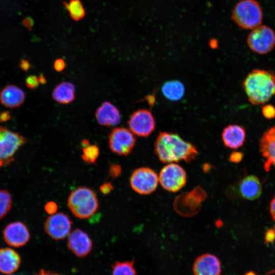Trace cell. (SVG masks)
<instances>
[{
    "label": "cell",
    "mask_w": 275,
    "mask_h": 275,
    "mask_svg": "<svg viewBox=\"0 0 275 275\" xmlns=\"http://www.w3.org/2000/svg\"><path fill=\"white\" fill-rule=\"evenodd\" d=\"M155 152L159 160L164 163L181 160L190 162L198 154L195 145L177 133L165 131L159 133L155 142Z\"/></svg>",
    "instance_id": "1"
},
{
    "label": "cell",
    "mask_w": 275,
    "mask_h": 275,
    "mask_svg": "<svg viewBox=\"0 0 275 275\" xmlns=\"http://www.w3.org/2000/svg\"><path fill=\"white\" fill-rule=\"evenodd\" d=\"M242 87L252 104H264L275 95V73L270 70L254 69L247 75Z\"/></svg>",
    "instance_id": "2"
},
{
    "label": "cell",
    "mask_w": 275,
    "mask_h": 275,
    "mask_svg": "<svg viewBox=\"0 0 275 275\" xmlns=\"http://www.w3.org/2000/svg\"><path fill=\"white\" fill-rule=\"evenodd\" d=\"M67 206L75 216L80 219H87L97 212L99 202L93 189L80 186L70 193Z\"/></svg>",
    "instance_id": "3"
},
{
    "label": "cell",
    "mask_w": 275,
    "mask_h": 275,
    "mask_svg": "<svg viewBox=\"0 0 275 275\" xmlns=\"http://www.w3.org/2000/svg\"><path fill=\"white\" fill-rule=\"evenodd\" d=\"M263 11L256 0H240L234 6L232 18L240 28L252 30L261 25Z\"/></svg>",
    "instance_id": "4"
},
{
    "label": "cell",
    "mask_w": 275,
    "mask_h": 275,
    "mask_svg": "<svg viewBox=\"0 0 275 275\" xmlns=\"http://www.w3.org/2000/svg\"><path fill=\"white\" fill-rule=\"evenodd\" d=\"M26 142V138L21 135L0 126V168L9 164Z\"/></svg>",
    "instance_id": "5"
},
{
    "label": "cell",
    "mask_w": 275,
    "mask_h": 275,
    "mask_svg": "<svg viewBox=\"0 0 275 275\" xmlns=\"http://www.w3.org/2000/svg\"><path fill=\"white\" fill-rule=\"evenodd\" d=\"M206 196L203 188L196 187L190 191L178 195L174 202V209L182 216H194L200 210Z\"/></svg>",
    "instance_id": "6"
},
{
    "label": "cell",
    "mask_w": 275,
    "mask_h": 275,
    "mask_svg": "<svg viewBox=\"0 0 275 275\" xmlns=\"http://www.w3.org/2000/svg\"><path fill=\"white\" fill-rule=\"evenodd\" d=\"M246 43L253 52L260 54L268 53L275 46V32L268 26L260 25L251 30Z\"/></svg>",
    "instance_id": "7"
},
{
    "label": "cell",
    "mask_w": 275,
    "mask_h": 275,
    "mask_svg": "<svg viewBox=\"0 0 275 275\" xmlns=\"http://www.w3.org/2000/svg\"><path fill=\"white\" fill-rule=\"evenodd\" d=\"M158 183V176L154 171L148 168L136 169L130 178L131 187L141 195H148L154 191Z\"/></svg>",
    "instance_id": "8"
},
{
    "label": "cell",
    "mask_w": 275,
    "mask_h": 275,
    "mask_svg": "<svg viewBox=\"0 0 275 275\" xmlns=\"http://www.w3.org/2000/svg\"><path fill=\"white\" fill-rule=\"evenodd\" d=\"M159 182L167 190L176 192L181 189L186 182V174L184 169L175 163H169L160 171Z\"/></svg>",
    "instance_id": "9"
},
{
    "label": "cell",
    "mask_w": 275,
    "mask_h": 275,
    "mask_svg": "<svg viewBox=\"0 0 275 275\" xmlns=\"http://www.w3.org/2000/svg\"><path fill=\"white\" fill-rule=\"evenodd\" d=\"M134 134L125 127L115 128L108 136V146L113 153L127 156L130 153L135 144Z\"/></svg>",
    "instance_id": "10"
},
{
    "label": "cell",
    "mask_w": 275,
    "mask_h": 275,
    "mask_svg": "<svg viewBox=\"0 0 275 275\" xmlns=\"http://www.w3.org/2000/svg\"><path fill=\"white\" fill-rule=\"evenodd\" d=\"M72 222L68 215L63 212L50 215L44 224L46 233L56 240L68 236L71 233Z\"/></svg>",
    "instance_id": "11"
},
{
    "label": "cell",
    "mask_w": 275,
    "mask_h": 275,
    "mask_svg": "<svg viewBox=\"0 0 275 275\" xmlns=\"http://www.w3.org/2000/svg\"><path fill=\"white\" fill-rule=\"evenodd\" d=\"M128 125L129 129L138 136L147 137L155 128V120L152 113L146 109H140L130 116Z\"/></svg>",
    "instance_id": "12"
},
{
    "label": "cell",
    "mask_w": 275,
    "mask_h": 275,
    "mask_svg": "<svg viewBox=\"0 0 275 275\" xmlns=\"http://www.w3.org/2000/svg\"><path fill=\"white\" fill-rule=\"evenodd\" d=\"M3 234L6 243L15 248L24 246L30 239V233L27 226L19 221L7 225L3 230Z\"/></svg>",
    "instance_id": "13"
},
{
    "label": "cell",
    "mask_w": 275,
    "mask_h": 275,
    "mask_svg": "<svg viewBox=\"0 0 275 275\" xmlns=\"http://www.w3.org/2000/svg\"><path fill=\"white\" fill-rule=\"evenodd\" d=\"M67 247L76 256L83 258L91 252L93 242L86 232L80 229H75L68 236Z\"/></svg>",
    "instance_id": "14"
},
{
    "label": "cell",
    "mask_w": 275,
    "mask_h": 275,
    "mask_svg": "<svg viewBox=\"0 0 275 275\" xmlns=\"http://www.w3.org/2000/svg\"><path fill=\"white\" fill-rule=\"evenodd\" d=\"M192 270L194 275H220L221 263L214 255L203 254L195 259Z\"/></svg>",
    "instance_id": "15"
},
{
    "label": "cell",
    "mask_w": 275,
    "mask_h": 275,
    "mask_svg": "<svg viewBox=\"0 0 275 275\" xmlns=\"http://www.w3.org/2000/svg\"><path fill=\"white\" fill-rule=\"evenodd\" d=\"M259 149L264 159V169L275 167V125L264 132L259 140Z\"/></svg>",
    "instance_id": "16"
},
{
    "label": "cell",
    "mask_w": 275,
    "mask_h": 275,
    "mask_svg": "<svg viewBox=\"0 0 275 275\" xmlns=\"http://www.w3.org/2000/svg\"><path fill=\"white\" fill-rule=\"evenodd\" d=\"M239 197L248 200L258 199L262 191V186L259 178L253 175H248L239 181L236 185Z\"/></svg>",
    "instance_id": "17"
},
{
    "label": "cell",
    "mask_w": 275,
    "mask_h": 275,
    "mask_svg": "<svg viewBox=\"0 0 275 275\" xmlns=\"http://www.w3.org/2000/svg\"><path fill=\"white\" fill-rule=\"evenodd\" d=\"M245 137L244 128L236 124L227 126L222 133V141L225 146L233 149H237L242 146Z\"/></svg>",
    "instance_id": "18"
},
{
    "label": "cell",
    "mask_w": 275,
    "mask_h": 275,
    "mask_svg": "<svg viewBox=\"0 0 275 275\" xmlns=\"http://www.w3.org/2000/svg\"><path fill=\"white\" fill-rule=\"evenodd\" d=\"M95 117L97 122L102 126H115L121 121L119 109L108 101L103 102L97 109Z\"/></svg>",
    "instance_id": "19"
},
{
    "label": "cell",
    "mask_w": 275,
    "mask_h": 275,
    "mask_svg": "<svg viewBox=\"0 0 275 275\" xmlns=\"http://www.w3.org/2000/svg\"><path fill=\"white\" fill-rule=\"evenodd\" d=\"M25 93L19 87L15 85H8L0 92V102L8 108H16L24 101Z\"/></svg>",
    "instance_id": "20"
},
{
    "label": "cell",
    "mask_w": 275,
    "mask_h": 275,
    "mask_svg": "<svg viewBox=\"0 0 275 275\" xmlns=\"http://www.w3.org/2000/svg\"><path fill=\"white\" fill-rule=\"evenodd\" d=\"M21 263L19 254L9 248L0 249V272L11 274L16 271Z\"/></svg>",
    "instance_id": "21"
},
{
    "label": "cell",
    "mask_w": 275,
    "mask_h": 275,
    "mask_svg": "<svg viewBox=\"0 0 275 275\" xmlns=\"http://www.w3.org/2000/svg\"><path fill=\"white\" fill-rule=\"evenodd\" d=\"M52 96L58 103L62 104H68L75 99V86L70 82H62L54 88Z\"/></svg>",
    "instance_id": "22"
},
{
    "label": "cell",
    "mask_w": 275,
    "mask_h": 275,
    "mask_svg": "<svg viewBox=\"0 0 275 275\" xmlns=\"http://www.w3.org/2000/svg\"><path fill=\"white\" fill-rule=\"evenodd\" d=\"M164 96L171 101H178L181 99L185 93L183 84L177 80L164 82L161 87Z\"/></svg>",
    "instance_id": "23"
},
{
    "label": "cell",
    "mask_w": 275,
    "mask_h": 275,
    "mask_svg": "<svg viewBox=\"0 0 275 275\" xmlns=\"http://www.w3.org/2000/svg\"><path fill=\"white\" fill-rule=\"evenodd\" d=\"M70 17L75 21L83 19L85 16V10L80 0H69L64 3Z\"/></svg>",
    "instance_id": "24"
},
{
    "label": "cell",
    "mask_w": 275,
    "mask_h": 275,
    "mask_svg": "<svg viewBox=\"0 0 275 275\" xmlns=\"http://www.w3.org/2000/svg\"><path fill=\"white\" fill-rule=\"evenodd\" d=\"M112 268V275H136L134 260L116 261Z\"/></svg>",
    "instance_id": "25"
},
{
    "label": "cell",
    "mask_w": 275,
    "mask_h": 275,
    "mask_svg": "<svg viewBox=\"0 0 275 275\" xmlns=\"http://www.w3.org/2000/svg\"><path fill=\"white\" fill-rule=\"evenodd\" d=\"M12 198L7 190L0 189V219L5 217L12 206Z\"/></svg>",
    "instance_id": "26"
},
{
    "label": "cell",
    "mask_w": 275,
    "mask_h": 275,
    "mask_svg": "<svg viewBox=\"0 0 275 275\" xmlns=\"http://www.w3.org/2000/svg\"><path fill=\"white\" fill-rule=\"evenodd\" d=\"M81 158L86 163L92 164L95 163L99 155V149L97 145H89L82 147Z\"/></svg>",
    "instance_id": "27"
},
{
    "label": "cell",
    "mask_w": 275,
    "mask_h": 275,
    "mask_svg": "<svg viewBox=\"0 0 275 275\" xmlns=\"http://www.w3.org/2000/svg\"><path fill=\"white\" fill-rule=\"evenodd\" d=\"M261 112L263 116L267 119L275 118V107L271 104H267L262 106Z\"/></svg>",
    "instance_id": "28"
},
{
    "label": "cell",
    "mask_w": 275,
    "mask_h": 275,
    "mask_svg": "<svg viewBox=\"0 0 275 275\" xmlns=\"http://www.w3.org/2000/svg\"><path fill=\"white\" fill-rule=\"evenodd\" d=\"M122 168L118 163H111L109 164L108 168V174L113 178L118 177L121 174Z\"/></svg>",
    "instance_id": "29"
},
{
    "label": "cell",
    "mask_w": 275,
    "mask_h": 275,
    "mask_svg": "<svg viewBox=\"0 0 275 275\" xmlns=\"http://www.w3.org/2000/svg\"><path fill=\"white\" fill-rule=\"evenodd\" d=\"M275 240V226L268 228L266 231L264 241L265 244H272Z\"/></svg>",
    "instance_id": "30"
},
{
    "label": "cell",
    "mask_w": 275,
    "mask_h": 275,
    "mask_svg": "<svg viewBox=\"0 0 275 275\" xmlns=\"http://www.w3.org/2000/svg\"><path fill=\"white\" fill-rule=\"evenodd\" d=\"M40 83L39 77L32 75L28 76L25 79L26 86L31 89L36 88Z\"/></svg>",
    "instance_id": "31"
},
{
    "label": "cell",
    "mask_w": 275,
    "mask_h": 275,
    "mask_svg": "<svg viewBox=\"0 0 275 275\" xmlns=\"http://www.w3.org/2000/svg\"><path fill=\"white\" fill-rule=\"evenodd\" d=\"M44 209L47 213L52 215L56 213L58 210V206L55 202L50 201L45 204Z\"/></svg>",
    "instance_id": "32"
},
{
    "label": "cell",
    "mask_w": 275,
    "mask_h": 275,
    "mask_svg": "<svg viewBox=\"0 0 275 275\" xmlns=\"http://www.w3.org/2000/svg\"><path fill=\"white\" fill-rule=\"evenodd\" d=\"M243 158V154L238 151L232 152L229 156V160L233 163H238Z\"/></svg>",
    "instance_id": "33"
},
{
    "label": "cell",
    "mask_w": 275,
    "mask_h": 275,
    "mask_svg": "<svg viewBox=\"0 0 275 275\" xmlns=\"http://www.w3.org/2000/svg\"><path fill=\"white\" fill-rule=\"evenodd\" d=\"M114 187L111 182L103 183L99 188L100 191L104 195L109 194L113 189Z\"/></svg>",
    "instance_id": "34"
},
{
    "label": "cell",
    "mask_w": 275,
    "mask_h": 275,
    "mask_svg": "<svg viewBox=\"0 0 275 275\" xmlns=\"http://www.w3.org/2000/svg\"><path fill=\"white\" fill-rule=\"evenodd\" d=\"M54 69L58 72L63 71L65 67V63L62 59H58L55 60L53 64Z\"/></svg>",
    "instance_id": "35"
},
{
    "label": "cell",
    "mask_w": 275,
    "mask_h": 275,
    "mask_svg": "<svg viewBox=\"0 0 275 275\" xmlns=\"http://www.w3.org/2000/svg\"><path fill=\"white\" fill-rule=\"evenodd\" d=\"M269 212L272 219L275 222V196L270 201L269 204Z\"/></svg>",
    "instance_id": "36"
},
{
    "label": "cell",
    "mask_w": 275,
    "mask_h": 275,
    "mask_svg": "<svg viewBox=\"0 0 275 275\" xmlns=\"http://www.w3.org/2000/svg\"><path fill=\"white\" fill-rule=\"evenodd\" d=\"M20 66L23 70L27 71L30 67V64L28 61L23 60L21 62Z\"/></svg>",
    "instance_id": "37"
},
{
    "label": "cell",
    "mask_w": 275,
    "mask_h": 275,
    "mask_svg": "<svg viewBox=\"0 0 275 275\" xmlns=\"http://www.w3.org/2000/svg\"><path fill=\"white\" fill-rule=\"evenodd\" d=\"M35 275H59L57 273H54L51 272L41 269L40 270L38 273H37Z\"/></svg>",
    "instance_id": "38"
},
{
    "label": "cell",
    "mask_w": 275,
    "mask_h": 275,
    "mask_svg": "<svg viewBox=\"0 0 275 275\" xmlns=\"http://www.w3.org/2000/svg\"><path fill=\"white\" fill-rule=\"evenodd\" d=\"M209 44L212 48H216L217 47L218 43L217 40L213 39L210 40Z\"/></svg>",
    "instance_id": "39"
},
{
    "label": "cell",
    "mask_w": 275,
    "mask_h": 275,
    "mask_svg": "<svg viewBox=\"0 0 275 275\" xmlns=\"http://www.w3.org/2000/svg\"><path fill=\"white\" fill-rule=\"evenodd\" d=\"M147 101L150 105H153L155 102V97L154 95H149L147 98Z\"/></svg>",
    "instance_id": "40"
},
{
    "label": "cell",
    "mask_w": 275,
    "mask_h": 275,
    "mask_svg": "<svg viewBox=\"0 0 275 275\" xmlns=\"http://www.w3.org/2000/svg\"><path fill=\"white\" fill-rule=\"evenodd\" d=\"M81 143V147L87 146H88V145H89L90 144L89 141L87 139L82 140Z\"/></svg>",
    "instance_id": "41"
},
{
    "label": "cell",
    "mask_w": 275,
    "mask_h": 275,
    "mask_svg": "<svg viewBox=\"0 0 275 275\" xmlns=\"http://www.w3.org/2000/svg\"><path fill=\"white\" fill-rule=\"evenodd\" d=\"M40 83L44 84L46 82V79L43 75H40L39 77Z\"/></svg>",
    "instance_id": "42"
},
{
    "label": "cell",
    "mask_w": 275,
    "mask_h": 275,
    "mask_svg": "<svg viewBox=\"0 0 275 275\" xmlns=\"http://www.w3.org/2000/svg\"><path fill=\"white\" fill-rule=\"evenodd\" d=\"M244 275H257V274L252 271H250L246 272Z\"/></svg>",
    "instance_id": "43"
}]
</instances>
